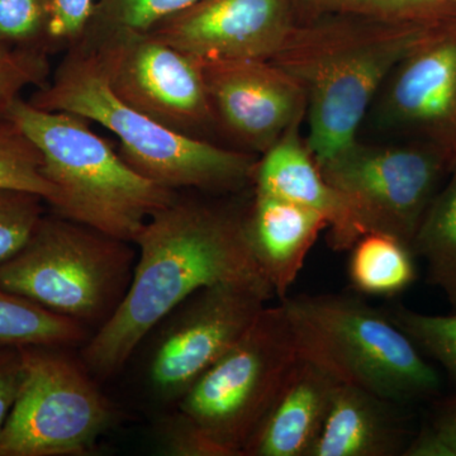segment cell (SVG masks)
<instances>
[{"mask_svg":"<svg viewBox=\"0 0 456 456\" xmlns=\"http://www.w3.org/2000/svg\"><path fill=\"white\" fill-rule=\"evenodd\" d=\"M154 435L163 455L213 456L206 441L178 411L163 413L156 422Z\"/></svg>","mask_w":456,"mask_h":456,"instance_id":"obj_30","label":"cell"},{"mask_svg":"<svg viewBox=\"0 0 456 456\" xmlns=\"http://www.w3.org/2000/svg\"><path fill=\"white\" fill-rule=\"evenodd\" d=\"M5 117L40 150L42 170L55 188L49 207L61 217L134 244L146 222L179 194L132 169L84 117L41 110L22 97Z\"/></svg>","mask_w":456,"mask_h":456,"instance_id":"obj_4","label":"cell"},{"mask_svg":"<svg viewBox=\"0 0 456 456\" xmlns=\"http://www.w3.org/2000/svg\"><path fill=\"white\" fill-rule=\"evenodd\" d=\"M325 228L327 222L318 213L255 191L248 209V241L274 296H288Z\"/></svg>","mask_w":456,"mask_h":456,"instance_id":"obj_17","label":"cell"},{"mask_svg":"<svg viewBox=\"0 0 456 456\" xmlns=\"http://www.w3.org/2000/svg\"><path fill=\"white\" fill-rule=\"evenodd\" d=\"M350 251L349 278L360 293L392 297L406 290L415 281V254L397 237L367 233Z\"/></svg>","mask_w":456,"mask_h":456,"instance_id":"obj_19","label":"cell"},{"mask_svg":"<svg viewBox=\"0 0 456 456\" xmlns=\"http://www.w3.org/2000/svg\"><path fill=\"white\" fill-rule=\"evenodd\" d=\"M369 112L379 130L435 143L456 159V14L395 65Z\"/></svg>","mask_w":456,"mask_h":456,"instance_id":"obj_12","label":"cell"},{"mask_svg":"<svg viewBox=\"0 0 456 456\" xmlns=\"http://www.w3.org/2000/svg\"><path fill=\"white\" fill-rule=\"evenodd\" d=\"M28 102L103 126L118 137L123 160L161 187L231 193L253 183L257 159L251 152L187 136L134 110L114 94L97 56L83 45L66 51Z\"/></svg>","mask_w":456,"mask_h":456,"instance_id":"obj_3","label":"cell"},{"mask_svg":"<svg viewBox=\"0 0 456 456\" xmlns=\"http://www.w3.org/2000/svg\"><path fill=\"white\" fill-rule=\"evenodd\" d=\"M134 245L139 255L130 289L80 347V360L99 382L121 373L146 335L191 294L221 283L269 284L248 241V209L178 194Z\"/></svg>","mask_w":456,"mask_h":456,"instance_id":"obj_1","label":"cell"},{"mask_svg":"<svg viewBox=\"0 0 456 456\" xmlns=\"http://www.w3.org/2000/svg\"><path fill=\"white\" fill-rule=\"evenodd\" d=\"M299 127L290 128L257 160L255 191L281 198L322 216L329 244L336 251L350 250L362 231L341 194L323 176Z\"/></svg>","mask_w":456,"mask_h":456,"instance_id":"obj_15","label":"cell"},{"mask_svg":"<svg viewBox=\"0 0 456 456\" xmlns=\"http://www.w3.org/2000/svg\"><path fill=\"white\" fill-rule=\"evenodd\" d=\"M198 2L200 0H97L94 18L86 38L113 32H150L159 23Z\"/></svg>","mask_w":456,"mask_h":456,"instance_id":"obj_24","label":"cell"},{"mask_svg":"<svg viewBox=\"0 0 456 456\" xmlns=\"http://www.w3.org/2000/svg\"><path fill=\"white\" fill-rule=\"evenodd\" d=\"M404 455L456 456V397L444 406L430 428L411 443Z\"/></svg>","mask_w":456,"mask_h":456,"instance_id":"obj_31","label":"cell"},{"mask_svg":"<svg viewBox=\"0 0 456 456\" xmlns=\"http://www.w3.org/2000/svg\"><path fill=\"white\" fill-rule=\"evenodd\" d=\"M297 23L329 16L432 20L454 16L456 9L435 8L419 0H290Z\"/></svg>","mask_w":456,"mask_h":456,"instance_id":"obj_23","label":"cell"},{"mask_svg":"<svg viewBox=\"0 0 456 456\" xmlns=\"http://www.w3.org/2000/svg\"><path fill=\"white\" fill-rule=\"evenodd\" d=\"M132 242L46 213L31 239L0 265V287L95 332L130 289Z\"/></svg>","mask_w":456,"mask_h":456,"instance_id":"obj_6","label":"cell"},{"mask_svg":"<svg viewBox=\"0 0 456 456\" xmlns=\"http://www.w3.org/2000/svg\"><path fill=\"white\" fill-rule=\"evenodd\" d=\"M49 53L37 49H14L0 59V118L7 116L20 93L28 86L44 88L49 83Z\"/></svg>","mask_w":456,"mask_h":456,"instance_id":"obj_28","label":"cell"},{"mask_svg":"<svg viewBox=\"0 0 456 456\" xmlns=\"http://www.w3.org/2000/svg\"><path fill=\"white\" fill-rule=\"evenodd\" d=\"M411 248L424 259L431 283L456 308V164L426 211Z\"/></svg>","mask_w":456,"mask_h":456,"instance_id":"obj_20","label":"cell"},{"mask_svg":"<svg viewBox=\"0 0 456 456\" xmlns=\"http://www.w3.org/2000/svg\"><path fill=\"white\" fill-rule=\"evenodd\" d=\"M38 147L8 117L0 118V188L37 194L47 206L55 198V188L45 176Z\"/></svg>","mask_w":456,"mask_h":456,"instance_id":"obj_22","label":"cell"},{"mask_svg":"<svg viewBox=\"0 0 456 456\" xmlns=\"http://www.w3.org/2000/svg\"><path fill=\"white\" fill-rule=\"evenodd\" d=\"M395 403L350 383H338L310 456H392L403 450Z\"/></svg>","mask_w":456,"mask_h":456,"instance_id":"obj_18","label":"cell"},{"mask_svg":"<svg viewBox=\"0 0 456 456\" xmlns=\"http://www.w3.org/2000/svg\"><path fill=\"white\" fill-rule=\"evenodd\" d=\"M443 20L329 16L297 23L270 61L307 94L305 142L318 165L358 140L388 75Z\"/></svg>","mask_w":456,"mask_h":456,"instance_id":"obj_2","label":"cell"},{"mask_svg":"<svg viewBox=\"0 0 456 456\" xmlns=\"http://www.w3.org/2000/svg\"><path fill=\"white\" fill-rule=\"evenodd\" d=\"M387 314L419 349L436 359L456 382V314H426L406 307Z\"/></svg>","mask_w":456,"mask_h":456,"instance_id":"obj_25","label":"cell"},{"mask_svg":"<svg viewBox=\"0 0 456 456\" xmlns=\"http://www.w3.org/2000/svg\"><path fill=\"white\" fill-rule=\"evenodd\" d=\"M198 62L217 127L248 152L268 151L307 116L305 89L270 60Z\"/></svg>","mask_w":456,"mask_h":456,"instance_id":"obj_13","label":"cell"},{"mask_svg":"<svg viewBox=\"0 0 456 456\" xmlns=\"http://www.w3.org/2000/svg\"><path fill=\"white\" fill-rule=\"evenodd\" d=\"M419 2L435 8L456 9V0H419Z\"/></svg>","mask_w":456,"mask_h":456,"instance_id":"obj_33","label":"cell"},{"mask_svg":"<svg viewBox=\"0 0 456 456\" xmlns=\"http://www.w3.org/2000/svg\"><path fill=\"white\" fill-rule=\"evenodd\" d=\"M80 45L94 53L114 94L134 110L197 139L217 127L200 62L193 57L151 32L104 33Z\"/></svg>","mask_w":456,"mask_h":456,"instance_id":"obj_11","label":"cell"},{"mask_svg":"<svg viewBox=\"0 0 456 456\" xmlns=\"http://www.w3.org/2000/svg\"><path fill=\"white\" fill-rule=\"evenodd\" d=\"M338 383L325 365L301 354L244 456H310Z\"/></svg>","mask_w":456,"mask_h":456,"instance_id":"obj_16","label":"cell"},{"mask_svg":"<svg viewBox=\"0 0 456 456\" xmlns=\"http://www.w3.org/2000/svg\"><path fill=\"white\" fill-rule=\"evenodd\" d=\"M455 164L449 151L426 141L367 145L356 140L320 167L349 206L362 236L386 233L411 246Z\"/></svg>","mask_w":456,"mask_h":456,"instance_id":"obj_9","label":"cell"},{"mask_svg":"<svg viewBox=\"0 0 456 456\" xmlns=\"http://www.w3.org/2000/svg\"><path fill=\"white\" fill-rule=\"evenodd\" d=\"M12 50L7 49V47L0 46V59H3L5 55H8Z\"/></svg>","mask_w":456,"mask_h":456,"instance_id":"obj_34","label":"cell"},{"mask_svg":"<svg viewBox=\"0 0 456 456\" xmlns=\"http://www.w3.org/2000/svg\"><path fill=\"white\" fill-rule=\"evenodd\" d=\"M92 332L25 297L0 287V345L82 347Z\"/></svg>","mask_w":456,"mask_h":456,"instance_id":"obj_21","label":"cell"},{"mask_svg":"<svg viewBox=\"0 0 456 456\" xmlns=\"http://www.w3.org/2000/svg\"><path fill=\"white\" fill-rule=\"evenodd\" d=\"M303 355L393 403L435 395L440 377L387 312L340 294L281 299Z\"/></svg>","mask_w":456,"mask_h":456,"instance_id":"obj_5","label":"cell"},{"mask_svg":"<svg viewBox=\"0 0 456 456\" xmlns=\"http://www.w3.org/2000/svg\"><path fill=\"white\" fill-rule=\"evenodd\" d=\"M66 347H22L25 374L0 431V456H83L114 410L82 360Z\"/></svg>","mask_w":456,"mask_h":456,"instance_id":"obj_8","label":"cell"},{"mask_svg":"<svg viewBox=\"0 0 456 456\" xmlns=\"http://www.w3.org/2000/svg\"><path fill=\"white\" fill-rule=\"evenodd\" d=\"M50 0H0V46L45 50Z\"/></svg>","mask_w":456,"mask_h":456,"instance_id":"obj_27","label":"cell"},{"mask_svg":"<svg viewBox=\"0 0 456 456\" xmlns=\"http://www.w3.org/2000/svg\"><path fill=\"white\" fill-rule=\"evenodd\" d=\"M46 200L37 194L0 188V265L31 239L46 215Z\"/></svg>","mask_w":456,"mask_h":456,"instance_id":"obj_26","label":"cell"},{"mask_svg":"<svg viewBox=\"0 0 456 456\" xmlns=\"http://www.w3.org/2000/svg\"><path fill=\"white\" fill-rule=\"evenodd\" d=\"M23 374L22 347L0 345V431L16 403Z\"/></svg>","mask_w":456,"mask_h":456,"instance_id":"obj_32","label":"cell"},{"mask_svg":"<svg viewBox=\"0 0 456 456\" xmlns=\"http://www.w3.org/2000/svg\"><path fill=\"white\" fill-rule=\"evenodd\" d=\"M299 356L283 305H265L171 410L193 426L213 456H244Z\"/></svg>","mask_w":456,"mask_h":456,"instance_id":"obj_7","label":"cell"},{"mask_svg":"<svg viewBox=\"0 0 456 456\" xmlns=\"http://www.w3.org/2000/svg\"><path fill=\"white\" fill-rule=\"evenodd\" d=\"M273 297L268 283L236 281L203 288L176 305L141 342L147 345L143 380L151 398L175 407Z\"/></svg>","mask_w":456,"mask_h":456,"instance_id":"obj_10","label":"cell"},{"mask_svg":"<svg viewBox=\"0 0 456 456\" xmlns=\"http://www.w3.org/2000/svg\"><path fill=\"white\" fill-rule=\"evenodd\" d=\"M296 25L290 0H200L150 32L197 61L272 60Z\"/></svg>","mask_w":456,"mask_h":456,"instance_id":"obj_14","label":"cell"},{"mask_svg":"<svg viewBox=\"0 0 456 456\" xmlns=\"http://www.w3.org/2000/svg\"><path fill=\"white\" fill-rule=\"evenodd\" d=\"M97 9V0H50L45 50H70L82 44Z\"/></svg>","mask_w":456,"mask_h":456,"instance_id":"obj_29","label":"cell"}]
</instances>
